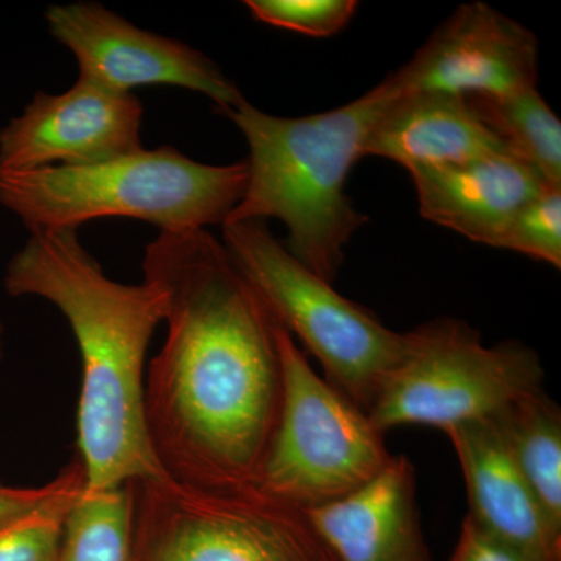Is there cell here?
Listing matches in <instances>:
<instances>
[{
  "label": "cell",
  "instance_id": "obj_23",
  "mask_svg": "<svg viewBox=\"0 0 561 561\" xmlns=\"http://www.w3.org/2000/svg\"><path fill=\"white\" fill-rule=\"evenodd\" d=\"M449 561H529L522 553L494 540L485 531L476 527L470 519L461 524L459 541Z\"/></svg>",
  "mask_w": 561,
  "mask_h": 561
},
{
  "label": "cell",
  "instance_id": "obj_11",
  "mask_svg": "<svg viewBox=\"0 0 561 561\" xmlns=\"http://www.w3.org/2000/svg\"><path fill=\"white\" fill-rule=\"evenodd\" d=\"M144 108L125 92L77 80L61 94L36 92L0 130V171L99 164L142 149Z\"/></svg>",
  "mask_w": 561,
  "mask_h": 561
},
{
  "label": "cell",
  "instance_id": "obj_7",
  "mask_svg": "<svg viewBox=\"0 0 561 561\" xmlns=\"http://www.w3.org/2000/svg\"><path fill=\"white\" fill-rule=\"evenodd\" d=\"M537 351L522 342L486 346L467 321L440 317L405 332V348L383 379L368 419L381 434L404 424L443 432L489 420L508 402L542 389Z\"/></svg>",
  "mask_w": 561,
  "mask_h": 561
},
{
  "label": "cell",
  "instance_id": "obj_20",
  "mask_svg": "<svg viewBox=\"0 0 561 561\" xmlns=\"http://www.w3.org/2000/svg\"><path fill=\"white\" fill-rule=\"evenodd\" d=\"M501 249L561 268V186L545 184L516 214Z\"/></svg>",
  "mask_w": 561,
  "mask_h": 561
},
{
  "label": "cell",
  "instance_id": "obj_21",
  "mask_svg": "<svg viewBox=\"0 0 561 561\" xmlns=\"http://www.w3.org/2000/svg\"><path fill=\"white\" fill-rule=\"evenodd\" d=\"M254 20L313 36L330 38L353 20L359 3L354 0H247Z\"/></svg>",
  "mask_w": 561,
  "mask_h": 561
},
{
  "label": "cell",
  "instance_id": "obj_4",
  "mask_svg": "<svg viewBox=\"0 0 561 561\" xmlns=\"http://www.w3.org/2000/svg\"><path fill=\"white\" fill-rule=\"evenodd\" d=\"M247 181V160L202 164L162 146L79 168L0 171V205L31 232L79 230L110 217L149 221L161 232L194 231L224 225Z\"/></svg>",
  "mask_w": 561,
  "mask_h": 561
},
{
  "label": "cell",
  "instance_id": "obj_9",
  "mask_svg": "<svg viewBox=\"0 0 561 561\" xmlns=\"http://www.w3.org/2000/svg\"><path fill=\"white\" fill-rule=\"evenodd\" d=\"M46 20L50 35L79 62L81 80L125 94L151 84L184 88L209 98L219 113L245 99L202 51L142 31L99 3L51 5Z\"/></svg>",
  "mask_w": 561,
  "mask_h": 561
},
{
  "label": "cell",
  "instance_id": "obj_14",
  "mask_svg": "<svg viewBox=\"0 0 561 561\" xmlns=\"http://www.w3.org/2000/svg\"><path fill=\"white\" fill-rule=\"evenodd\" d=\"M409 173L424 219L494 249H501L516 214L548 184L511 154Z\"/></svg>",
  "mask_w": 561,
  "mask_h": 561
},
{
  "label": "cell",
  "instance_id": "obj_15",
  "mask_svg": "<svg viewBox=\"0 0 561 561\" xmlns=\"http://www.w3.org/2000/svg\"><path fill=\"white\" fill-rule=\"evenodd\" d=\"M494 154L511 153L467 99L431 92L398 95L364 146V158H386L408 172Z\"/></svg>",
  "mask_w": 561,
  "mask_h": 561
},
{
  "label": "cell",
  "instance_id": "obj_19",
  "mask_svg": "<svg viewBox=\"0 0 561 561\" xmlns=\"http://www.w3.org/2000/svg\"><path fill=\"white\" fill-rule=\"evenodd\" d=\"M84 486L87 472L81 465L57 496L0 526V561H57L66 518Z\"/></svg>",
  "mask_w": 561,
  "mask_h": 561
},
{
  "label": "cell",
  "instance_id": "obj_10",
  "mask_svg": "<svg viewBox=\"0 0 561 561\" xmlns=\"http://www.w3.org/2000/svg\"><path fill=\"white\" fill-rule=\"evenodd\" d=\"M538 39L485 2L454 11L389 79L400 95L505 98L537 88Z\"/></svg>",
  "mask_w": 561,
  "mask_h": 561
},
{
  "label": "cell",
  "instance_id": "obj_18",
  "mask_svg": "<svg viewBox=\"0 0 561 561\" xmlns=\"http://www.w3.org/2000/svg\"><path fill=\"white\" fill-rule=\"evenodd\" d=\"M135 482L81 491L62 531L57 561H133Z\"/></svg>",
  "mask_w": 561,
  "mask_h": 561
},
{
  "label": "cell",
  "instance_id": "obj_5",
  "mask_svg": "<svg viewBox=\"0 0 561 561\" xmlns=\"http://www.w3.org/2000/svg\"><path fill=\"white\" fill-rule=\"evenodd\" d=\"M224 245L291 337L320 360L324 381L370 412L383 379L400 362L405 332L343 297L309 271L264 220L227 221Z\"/></svg>",
  "mask_w": 561,
  "mask_h": 561
},
{
  "label": "cell",
  "instance_id": "obj_13",
  "mask_svg": "<svg viewBox=\"0 0 561 561\" xmlns=\"http://www.w3.org/2000/svg\"><path fill=\"white\" fill-rule=\"evenodd\" d=\"M306 513L335 561H432L408 456H391L364 489Z\"/></svg>",
  "mask_w": 561,
  "mask_h": 561
},
{
  "label": "cell",
  "instance_id": "obj_2",
  "mask_svg": "<svg viewBox=\"0 0 561 561\" xmlns=\"http://www.w3.org/2000/svg\"><path fill=\"white\" fill-rule=\"evenodd\" d=\"M11 297H39L60 309L81 356L77 448L88 491L165 476L144 412L146 356L164 305L158 289L108 278L77 230L36 231L10 261Z\"/></svg>",
  "mask_w": 561,
  "mask_h": 561
},
{
  "label": "cell",
  "instance_id": "obj_17",
  "mask_svg": "<svg viewBox=\"0 0 561 561\" xmlns=\"http://www.w3.org/2000/svg\"><path fill=\"white\" fill-rule=\"evenodd\" d=\"M512 157L561 186V122L537 88L505 98H468Z\"/></svg>",
  "mask_w": 561,
  "mask_h": 561
},
{
  "label": "cell",
  "instance_id": "obj_8",
  "mask_svg": "<svg viewBox=\"0 0 561 561\" xmlns=\"http://www.w3.org/2000/svg\"><path fill=\"white\" fill-rule=\"evenodd\" d=\"M133 561H335L308 513L257 489L135 482Z\"/></svg>",
  "mask_w": 561,
  "mask_h": 561
},
{
  "label": "cell",
  "instance_id": "obj_22",
  "mask_svg": "<svg viewBox=\"0 0 561 561\" xmlns=\"http://www.w3.org/2000/svg\"><path fill=\"white\" fill-rule=\"evenodd\" d=\"M81 465L83 463H81L80 457H73L72 461L58 472L57 478L46 485L10 486L0 482V526L20 518L25 513L35 511L49 502L51 497L57 496L72 481Z\"/></svg>",
  "mask_w": 561,
  "mask_h": 561
},
{
  "label": "cell",
  "instance_id": "obj_6",
  "mask_svg": "<svg viewBox=\"0 0 561 561\" xmlns=\"http://www.w3.org/2000/svg\"><path fill=\"white\" fill-rule=\"evenodd\" d=\"M276 341L283 405L254 489L312 511L364 489L391 454L367 413L317 375L280 324Z\"/></svg>",
  "mask_w": 561,
  "mask_h": 561
},
{
  "label": "cell",
  "instance_id": "obj_1",
  "mask_svg": "<svg viewBox=\"0 0 561 561\" xmlns=\"http://www.w3.org/2000/svg\"><path fill=\"white\" fill-rule=\"evenodd\" d=\"M142 272L168 323L144 383L158 463L183 485L254 489L283 405L278 321L206 230L160 232Z\"/></svg>",
  "mask_w": 561,
  "mask_h": 561
},
{
  "label": "cell",
  "instance_id": "obj_12",
  "mask_svg": "<svg viewBox=\"0 0 561 561\" xmlns=\"http://www.w3.org/2000/svg\"><path fill=\"white\" fill-rule=\"evenodd\" d=\"M467 485L468 515L476 527L529 561H561V530L513 461L490 420L446 432Z\"/></svg>",
  "mask_w": 561,
  "mask_h": 561
},
{
  "label": "cell",
  "instance_id": "obj_3",
  "mask_svg": "<svg viewBox=\"0 0 561 561\" xmlns=\"http://www.w3.org/2000/svg\"><path fill=\"white\" fill-rule=\"evenodd\" d=\"M398 95L387 77L356 101L311 116H272L247 99L220 111L250 149L245 192L227 221H283L291 256L334 283L345 247L370 220L354 208L346 181L364 158L371 128Z\"/></svg>",
  "mask_w": 561,
  "mask_h": 561
},
{
  "label": "cell",
  "instance_id": "obj_16",
  "mask_svg": "<svg viewBox=\"0 0 561 561\" xmlns=\"http://www.w3.org/2000/svg\"><path fill=\"white\" fill-rule=\"evenodd\" d=\"M513 461L561 530V411L540 389L508 402L491 419Z\"/></svg>",
  "mask_w": 561,
  "mask_h": 561
},
{
  "label": "cell",
  "instance_id": "obj_24",
  "mask_svg": "<svg viewBox=\"0 0 561 561\" xmlns=\"http://www.w3.org/2000/svg\"><path fill=\"white\" fill-rule=\"evenodd\" d=\"M3 354V327L2 323H0V359H2Z\"/></svg>",
  "mask_w": 561,
  "mask_h": 561
}]
</instances>
